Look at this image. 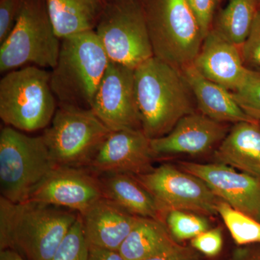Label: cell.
Returning a JSON list of instances; mask_svg holds the SVG:
<instances>
[{
    "label": "cell",
    "instance_id": "d6a6232c",
    "mask_svg": "<svg viewBox=\"0 0 260 260\" xmlns=\"http://www.w3.org/2000/svg\"><path fill=\"white\" fill-rule=\"evenodd\" d=\"M88 260H125L119 251L89 245Z\"/></svg>",
    "mask_w": 260,
    "mask_h": 260
},
{
    "label": "cell",
    "instance_id": "9c48e42d",
    "mask_svg": "<svg viewBox=\"0 0 260 260\" xmlns=\"http://www.w3.org/2000/svg\"><path fill=\"white\" fill-rule=\"evenodd\" d=\"M94 31L112 62L135 70L154 56L141 0L107 3Z\"/></svg>",
    "mask_w": 260,
    "mask_h": 260
},
{
    "label": "cell",
    "instance_id": "ac0fdd59",
    "mask_svg": "<svg viewBox=\"0 0 260 260\" xmlns=\"http://www.w3.org/2000/svg\"><path fill=\"white\" fill-rule=\"evenodd\" d=\"M217 162L260 179V125L258 121L236 123L214 153Z\"/></svg>",
    "mask_w": 260,
    "mask_h": 260
},
{
    "label": "cell",
    "instance_id": "cb8c5ba5",
    "mask_svg": "<svg viewBox=\"0 0 260 260\" xmlns=\"http://www.w3.org/2000/svg\"><path fill=\"white\" fill-rule=\"evenodd\" d=\"M217 213L239 245L260 243V222L220 200Z\"/></svg>",
    "mask_w": 260,
    "mask_h": 260
},
{
    "label": "cell",
    "instance_id": "f546056e",
    "mask_svg": "<svg viewBox=\"0 0 260 260\" xmlns=\"http://www.w3.org/2000/svg\"><path fill=\"white\" fill-rule=\"evenodd\" d=\"M191 244L194 249L203 253L205 255L215 256L220 252L223 246V236L221 229H208L193 238Z\"/></svg>",
    "mask_w": 260,
    "mask_h": 260
},
{
    "label": "cell",
    "instance_id": "ba28073f",
    "mask_svg": "<svg viewBox=\"0 0 260 260\" xmlns=\"http://www.w3.org/2000/svg\"><path fill=\"white\" fill-rule=\"evenodd\" d=\"M111 132L92 109L59 104L42 135L56 167H82Z\"/></svg>",
    "mask_w": 260,
    "mask_h": 260
},
{
    "label": "cell",
    "instance_id": "2e32d148",
    "mask_svg": "<svg viewBox=\"0 0 260 260\" xmlns=\"http://www.w3.org/2000/svg\"><path fill=\"white\" fill-rule=\"evenodd\" d=\"M192 64L207 79L232 92L240 86L248 70L243 61L240 47L213 28L205 37Z\"/></svg>",
    "mask_w": 260,
    "mask_h": 260
},
{
    "label": "cell",
    "instance_id": "d4e9b609",
    "mask_svg": "<svg viewBox=\"0 0 260 260\" xmlns=\"http://www.w3.org/2000/svg\"><path fill=\"white\" fill-rule=\"evenodd\" d=\"M162 222L172 237L179 241L191 240L210 228L208 220L203 215L184 210L166 212Z\"/></svg>",
    "mask_w": 260,
    "mask_h": 260
},
{
    "label": "cell",
    "instance_id": "f1b7e54d",
    "mask_svg": "<svg viewBox=\"0 0 260 260\" xmlns=\"http://www.w3.org/2000/svg\"><path fill=\"white\" fill-rule=\"evenodd\" d=\"M225 0H188L204 37L213 28L218 7Z\"/></svg>",
    "mask_w": 260,
    "mask_h": 260
},
{
    "label": "cell",
    "instance_id": "83f0119b",
    "mask_svg": "<svg viewBox=\"0 0 260 260\" xmlns=\"http://www.w3.org/2000/svg\"><path fill=\"white\" fill-rule=\"evenodd\" d=\"M240 48L246 68L260 71V9L256 13L247 39Z\"/></svg>",
    "mask_w": 260,
    "mask_h": 260
},
{
    "label": "cell",
    "instance_id": "7c38bea8",
    "mask_svg": "<svg viewBox=\"0 0 260 260\" xmlns=\"http://www.w3.org/2000/svg\"><path fill=\"white\" fill-rule=\"evenodd\" d=\"M104 198L100 179L83 168L56 167L28 201L75 210L82 215Z\"/></svg>",
    "mask_w": 260,
    "mask_h": 260
},
{
    "label": "cell",
    "instance_id": "e575fe53",
    "mask_svg": "<svg viewBox=\"0 0 260 260\" xmlns=\"http://www.w3.org/2000/svg\"><path fill=\"white\" fill-rule=\"evenodd\" d=\"M237 260H260V251L242 253L239 254Z\"/></svg>",
    "mask_w": 260,
    "mask_h": 260
},
{
    "label": "cell",
    "instance_id": "7a4b0ae2",
    "mask_svg": "<svg viewBox=\"0 0 260 260\" xmlns=\"http://www.w3.org/2000/svg\"><path fill=\"white\" fill-rule=\"evenodd\" d=\"M56 208L1 196L0 250L13 249L27 260H50L78 215Z\"/></svg>",
    "mask_w": 260,
    "mask_h": 260
},
{
    "label": "cell",
    "instance_id": "9a60e30c",
    "mask_svg": "<svg viewBox=\"0 0 260 260\" xmlns=\"http://www.w3.org/2000/svg\"><path fill=\"white\" fill-rule=\"evenodd\" d=\"M229 131L226 124L194 112L181 118L170 133L150 139V146L155 157L203 155L218 146Z\"/></svg>",
    "mask_w": 260,
    "mask_h": 260
},
{
    "label": "cell",
    "instance_id": "4dcf8cb0",
    "mask_svg": "<svg viewBox=\"0 0 260 260\" xmlns=\"http://www.w3.org/2000/svg\"><path fill=\"white\" fill-rule=\"evenodd\" d=\"M23 0H0V43L4 42L14 28Z\"/></svg>",
    "mask_w": 260,
    "mask_h": 260
},
{
    "label": "cell",
    "instance_id": "4fadbf2b",
    "mask_svg": "<svg viewBox=\"0 0 260 260\" xmlns=\"http://www.w3.org/2000/svg\"><path fill=\"white\" fill-rule=\"evenodd\" d=\"M179 168L204 181L219 199L260 222V179L219 162L181 161Z\"/></svg>",
    "mask_w": 260,
    "mask_h": 260
},
{
    "label": "cell",
    "instance_id": "d590c367",
    "mask_svg": "<svg viewBox=\"0 0 260 260\" xmlns=\"http://www.w3.org/2000/svg\"><path fill=\"white\" fill-rule=\"evenodd\" d=\"M124 1H137V0H107V3H116V2H124Z\"/></svg>",
    "mask_w": 260,
    "mask_h": 260
},
{
    "label": "cell",
    "instance_id": "8d00e7d4",
    "mask_svg": "<svg viewBox=\"0 0 260 260\" xmlns=\"http://www.w3.org/2000/svg\"><path fill=\"white\" fill-rule=\"evenodd\" d=\"M259 9H260V0H259Z\"/></svg>",
    "mask_w": 260,
    "mask_h": 260
},
{
    "label": "cell",
    "instance_id": "836d02e7",
    "mask_svg": "<svg viewBox=\"0 0 260 260\" xmlns=\"http://www.w3.org/2000/svg\"><path fill=\"white\" fill-rule=\"evenodd\" d=\"M0 260H26L18 251L11 249L0 250Z\"/></svg>",
    "mask_w": 260,
    "mask_h": 260
},
{
    "label": "cell",
    "instance_id": "44dd1931",
    "mask_svg": "<svg viewBox=\"0 0 260 260\" xmlns=\"http://www.w3.org/2000/svg\"><path fill=\"white\" fill-rule=\"evenodd\" d=\"M57 37L60 39L96 28L107 0H45Z\"/></svg>",
    "mask_w": 260,
    "mask_h": 260
},
{
    "label": "cell",
    "instance_id": "603a6c76",
    "mask_svg": "<svg viewBox=\"0 0 260 260\" xmlns=\"http://www.w3.org/2000/svg\"><path fill=\"white\" fill-rule=\"evenodd\" d=\"M259 9V0H229L215 16L213 28L241 47L250 32Z\"/></svg>",
    "mask_w": 260,
    "mask_h": 260
},
{
    "label": "cell",
    "instance_id": "30bf717a",
    "mask_svg": "<svg viewBox=\"0 0 260 260\" xmlns=\"http://www.w3.org/2000/svg\"><path fill=\"white\" fill-rule=\"evenodd\" d=\"M158 203L162 218L171 210L214 215L220 200L209 186L192 174L171 164H162L135 176Z\"/></svg>",
    "mask_w": 260,
    "mask_h": 260
},
{
    "label": "cell",
    "instance_id": "6da1fadb",
    "mask_svg": "<svg viewBox=\"0 0 260 260\" xmlns=\"http://www.w3.org/2000/svg\"><path fill=\"white\" fill-rule=\"evenodd\" d=\"M142 129L150 139L170 133L196 102L182 70L153 56L134 70Z\"/></svg>",
    "mask_w": 260,
    "mask_h": 260
},
{
    "label": "cell",
    "instance_id": "277c9868",
    "mask_svg": "<svg viewBox=\"0 0 260 260\" xmlns=\"http://www.w3.org/2000/svg\"><path fill=\"white\" fill-rule=\"evenodd\" d=\"M154 56L179 70L193 64L204 36L188 0H141Z\"/></svg>",
    "mask_w": 260,
    "mask_h": 260
},
{
    "label": "cell",
    "instance_id": "4316f807",
    "mask_svg": "<svg viewBox=\"0 0 260 260\" xmlns=\"http://www.w3.org/2000/svg\"><path fill=\"white\" fill-rule=\"evenodd\" d=\"M232 93L243 112L259 122L260 71L248 69L244 81Z\"/></svg>",
    "mask_w": 260,
    "mask_h": 260
},
{
    "label": "cell",
    "instance_id": "5bb4252c",
    "mask_svg": "<svg viewBox=\"0 0 260 260\" xmlns=\"http://www.w3.org/2000/svg\"><path fill=\"white\" fill-rule=\"evenodd\" d=\"M150 139L142 129L111 132L88 164L95 172L146 174L153 170Z\"/></svg>",
    "mask_w": 260,
    "mask_h": 260
},
{
    "label": "cell",
    "instance_id": "d6986e66",
    "mask_svg": "<svg viewBox=\"0 0 260 260\" xmlns=\"http://www.w3.org/2000/svg\"><path fill=\"white\" fill-rule=\"evenodd\" d=\"M181 70L194 95L197 107L203 115L224 124L254 121L243 112L232 91L207 79L193 64Z\"/></svg>",
    "mask_w": 260,
    "mask_h": 260
},
{
    "label": "cell",
    "instance_id": "1f68e13d",
    "mask_svg": "<svg viewBox=\"0 0 260 260\" xmlns=\"http://www.w3.org/2000/svg\"><path fill=\"white\" fill-rule=\"evenodd\" d=\"M144 260H197V256L194 251L189 248L177 244L161 254Z\"/></svg>",
    "mask_w": 260,
    "mask_h": 260
},
{
    "label": "cell",
    "instance_id": "3957f363",
    "mask_svg": "<svg viewBox=\"0 0 260 260\" xmlns=\"http://www.w3.org/2000/svg\"><path fill=\"white\" fill-rule=\"evenodd\" d=\"M109 61L94 30L61 39L57 62L50 72L59 104L91 109Z\"/></svg>",
    "mask_w": 260,
    "mask_h": 260
},
{
    "label": "cell",
    "instance_id": "7402d4cb",
    "mask_svg": "<svg viewBox=\"0 0 260 260\" xmlns=\"http://www.w3.org/2000/svg\"><path fill=\"white\" fill-rule=\"evenodd\" d=\"M177 244L164 223L140 217L118 251L125 260H144Z\"/></svg>",
    "mask_w": 260,
    "mask_h": 260
},
{
    "label": "cell",
    "instance_id": "52a82bcc",
    "mask_svg": "<svg viewBox=\"0 0 260 260\" xmlns=\"http://www.w3.org/2000/svg\"><path fill=\"white\" fill-rule=\"evenodd\" d=\"M56 167L43 135L28 136L9 126L2 129V197L14 203L28 201L34 189Z\"/></svg>",
    "mask_w": 260,
    "mask_h": 260
},
{
    "label": "cell",
    "instance_id": "8992f818",
    "mask_svg": "<svg viewBox=\"0 0 260 260\" xmlns=\"http://www.w3.org/2000/svg\"><path fill=\"white\" fill-rule=\"evenodd\" d=\"M60 46L45 0H23L14 28L0 47V72L28 65L52 70Z\"/></svg>",
    "mask_w": 260,
    "mask_h": 260
},
{
    "label": "cell",
    "instance_id": "8fae6325",
    "mask_svg": "<svg viewBox=\"0 0 260 260\" xmlns=\"http://www.w3.org/2000/svg\"><path fill=\"white\" fill-rule=\"evenodd\" d=\"M91 109L112 132L142 129L135 95L134 70L109 61Z\"/></svg>",
    "mask_w": 260,
    "mask_h": 260
},
{
    "label": "cell",
    "instance_id": "5b68a950",
    "mask_svg": "<svg viewBox=\"0 0 260 260\" xmlns=\"http://www.w3.org/2000/svg\"><path fill=\"white\" fill-rule=\"evenodd\" d=\"M51 73L28 65L5 73L0 80V118L23 133L46 129L56 109Z\"/></svg>",
    "mask_w": 260,
    "mask_h": 260
},
{
    "label": "cell",
    "instance_id": "ffe728a7",
    "mask_svg": "<svg viewBox=\"0 0 260 260\" xmlns=\"http://www.w3.org/2000/svg\"><path fill=\"white\" fill-rule=\"evenodd\" d=\"M106 199L129 213L162 222V215L151 194L131 174H107L100 179Z\"/></svg>",
    "mask_w": 260,
    "mask_h": 260
},
{
    "label": "cell",
    "instance_id": "e0dca14e",
    "mask_svg": "<svg viewBox=\"0 0 260 260\" xmlns=\"http://www.w3.org/2000/svg\"><path fill=\"white\" fill-rule=\"evenodd\" d=\"M80 215L89 245L115 251L119 250L140 218L106 198Z\"/></svg>",
    "mask_w": 260,
    "mask_h": 260
},
{
    "label": "cell",
    "instance_id": "484cf974",
    "mask_svg": "<svg viewBox=\"0 0 260 260\" xmlns=\"http://www.w3.org/2000/svg\"><path fill=\"white\" fill-rule=\"evenodd\" d=\"M89 244L84 232L83 219L78 218L50 260H88Z\"/></svg>",
    "mask_w": 260,
    "mask_h": 260
}]
</instances>
